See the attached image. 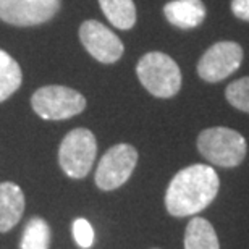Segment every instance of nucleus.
Returning <instances> with one entry per match:
<instances>
[{"label":"nucleus","mask_w":249,"mask_h":249,"mask_svg":"<svg viewBox=\"0 0 249 249\" xmlns=\"http://www.w3.org/2000/svg\"><path fill=\"white\" fill-rule=\"evenodd\" d=\"M218 188L217 172L204 163H194L172 178L165 193V207L173 217L194 215L215 199Z\"/></svg>","instance_id":"obj_1"},{"label":"nucleus","mask_w":249,"mask_h":249,"mask_svg":"<svg viewBox=\"0 0 249 249\" xmlns=\"http://www.w3.org/2000/svg\"><path fill=\"white\" fill-rule=\"evenodd\" d=\"M139 83L152 96L170 99L181 89V70L170 55L159 51L147 52L136 65Z\"/></svg>","instance_id":"obj_2"},{"label":"nucleus","mask_w":249,"mask_h":249,"mask_svg":"<svg viewBox=\"0 0 249 249\" xmlns=\"http://www.w3.org/2000/svg\"><path fill=\"white\" fill-rule=\"evenodd\" d=\"M201 156L217 167L233 168L245 160L248 144L243 134L231 128L213 126L202 129L197 136Z\"/></svg>","instance_id":"obj_3"},{"label":"nucleus","mask_w":249,"mask_h":249,"mask_svg":"<svg viewBox=\"0 0 249 249\" xmlns=\"http://www.w3.org/2000/svg\"><path fill=\"white\" fill-rule=\"evenodd\" d=\"M97 141L88 128H74L62 139L58 149V163L70 178L81 180L94 165Z\"/></svg>","instance_id":"obj_4"},{"label":"nucleus","mask_w":249,"mask_h":249,"mask_svg":"<svg viewBox=\"0 0 249 249\" xmlns=\"http://www.w3.org/2000/svg\"><path fill=\"white\" fill-rule=\"evenodd\" d=\"M31 107L42 120H68L86 108V97L76 89L51 84L33 94Z\"/></svg>","instance_id":"obj_5"},{"label":"nucleus","mask_w":249,"mask_h":249,"mask_svg":"<svg viewBox=\"0 0 249 249\" xmlns=\"http://www.w3.org/2000/svg\"><path fill=\"white\" fill-rule=\"evenodd\" d=\"M138 163V151L131 144H115L104 154L96 170V185L104 191L120 188L128 181Z\"/></svg>","instance_id":"obj_6"},{"label":"nucleus","mask_w":249,"mask_h":249,"mask_svg":"<svg viewBox=\"0 0 249 249\" xmlns=\"http://www.w3.org/2000/svg\"><path fill=\"white\" fill-rule=\"evenodd\" d=\"M245 57L243 47L233 41H220L211 46L197 62V74L206 83H218L240 68Z\"/></svg>","instance_id":"obj_7"},{"label":"nucleus","mask_w":249,"mask_h":249,"mask_svg":"<svg viewBox=\"0 0 249 249\" xmlns=\"http://www.w3.org/2000/svg\"><path fill=\"white\" fill-rule=\"evenodd\" d=\"M62 0H0V19L12 26H39L60 12Z\"/></svg>","instance_id":"obj_8"},{"label":"nucleus","mask_w":249,"mask_h":249,"mask_svg":"<svg viewBox=\"0 0 249 249\" xmlns=\"http://www.w3.org/2000/svg\"><path fill=\"white\" fill-rule=\"evenodd\" d=\"M78 34L86 52L97 62L112 65L123 57L124 46L122 39L97 19L83 21Z\"/></svg>","instance_id":"obj_9"},{"label":"nucleus","mask_w":249,"mask_h":249,"mask_svg":"<svg viewBox=\"0 0 249 249\" xmlns=\"http://www.w3.org/2000/svg\"><path fill=\"white\" fill-rule=\"evenodd\" d=\"M207 8L202 0H170L163 5V17L170 24L180 29L201 26L206 19Z\"/></svg>","instance_id":"obj_10"},{"label":"nucleus","mask_w":249,"mask_h":249,"mask_svg":"<svg viewBox=\"0 0 249 249\" xmlns=\"http://www.w3.org/2000/svg\"><path fill=\"white\" fill-rule=\"evenodd\" d=\"M26 199L17 183H0V233H7L21 220Z\"/></svg>","instance_id":"obj_11"},{"label":"nucleus","mask_w":249,"mask_h":249,"mask_svg":"<svg viewBox=\"0 0 249 249\" xmlns=\"http://www.w3.org/2000/svg\"><path fill=\"white\" fill-rule=\"evenodd\" d=\"M101 10L112 26L128 31L136 24L138 13L133 0H99Z\"/></svg>","instance_id":"obj_12"},{"label":"nucleus","mask_w":249,"mask_h":249,"mask_svg":"<svg viewBox=\"0 0 249 249\" xmlns=\"http://www.w3.org/2000/svg\"><path fill=\"white\" fill-rule=\"evenodd\" d=\"M185 249H220L217 233L206 218L194 217L185 231Z\"/></svg>","instance_id":"obj_13"},{"label":"nucleus","mask_w":249,"mask_h":249,"mask_svg":"<svg viewBox=\"0 0 249 249\" xmlns=\"http://www.w3.org/2000/svg\"><path fill=\"white\" fill-rule=\"evenodd\" d=\"M23 83V71L19 63L0 49V102H5L18 91Z\"/></svg>","instance_id":"obj_14"},{"label":"nucleus","mask_w":249,"mask_h":249,"mask_svg":"<svg viewBox=\"0 0 249 249\" xmlns=\"http://www.w3.org/2000/svg\"><path fill=\"white\" fill-rule=\"evenodd\" d=\"M51 228L44 218L34 217L24 227L21 236V249H49Z\"/></svg>","instance_id":"obj_15"},{"label":"nucleus","mask_w":249,"mask_h":249,"mask_svg":"<svg viewBox=\"0 0 249 249\" xmlns=\"http://www.w3.org/2000/svg\"><path fill=\"white\" fill-rule=\"evenodd\" d=\"M225 96L235 108L249 113V76L240 78L228 84Z\"/></svg>","instance_id":"obj_16"},{"label":"nucleus","mask_w":249,"mask_h":249,"mask_svg":"<svg viewBox=\"0 0 249 249\" xmlns=\"http://www.w3.org/2000/svg\"><path fill=\"white\" fill-rule=\"evenodd\" d=\"M73 238L81 249H89L94 243V230L86 218H76L73 222Z\"/></svg>","instance_id":"obj_17"},{"label":"nucleus","mask_w":249,"mask_h":249,"mask_svg":"<svg viewBox=\"0 0 249 249\" xmlns=\"http://www.w3.org/2000/svg\"><path fill=\"white\" fill-rule=\"evenodd\" d=\"M231 13L243 21H249V0H231Z\"/></svg>","instance_id":"obj_18"}]
</instances>
